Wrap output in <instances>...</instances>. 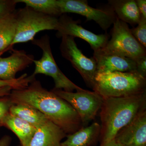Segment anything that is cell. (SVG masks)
I'll list each match as a JSON object with an SVG mask.
<instances>
[{
	"instance_id": "8992f818",
	"label": "cell",
	"mask_w": 146,
	"mask_h": 146,
	"mask_svg": "<svg viewBox=\"0 0 146 146\" xmlns=\"http://www.w3.org/2000/svg\"><path fill=\"white\" fill-rule=\"evenodd\" d=\"M32 42L33 44L41 48L42 51L41 58L33 61L35 65L33 75L42 74L52 78L54 82L55 89L71 92L75 90H83L71 81L58 68L52 52L50 37L48 35H45L39 39H34Z\"/></svg>"
},
{
	"instance_id": "8fae6325",
	"label": "cell",
	"mask_w": 146,
	"mask_h": 146,
	"mask_svg": "<svg viewBox=\"0 0 146 146\" xmlns=\"http://www.w3.org/2000/svg\"><path fill=\"white\" fill-rule=\"evenodd\" d=\"M114 139L124 146H146V110L122 129Z\"/></svg>"
},
{
	"instance_id": "f1b7e54d",
	"label": "cell",
	"mask_w": 146,
	"mask_h": 146,
	"mask_svg": "<svg viewBox=\"0 0 146 146\" xmlns=\"http://www.w3.org/2000/svg\"><path fill=\"white\" fill-rule=\"evenodd\" d=\"M100 146H124L115 141V139Z\"/></svg>"
},
{
	"instance_id": "9c48e42d",
	"label": "cell",
	"mask_w": 146,
	"mask_h": 146,
	"mask_svg": "<svg viewBox=\"0 0 146 146\" xmlns=\"http://www.w3.org/2000/svg\"><path fill=\"white\" fill-rule=\"evenodd\" d=\"M62 14L75 13L94 21L103 30L107 31L117 17L111 8L96 9L90 6L86 0H58Z\"/></svg>"
},
{
	"instance_id": "ac0fdd59",
	"label": "cell",
	"mask_w": 146,
	"mask_h": 146,
	"mask_svg": "<svg viewBox=\"0 0 146 146\" xmlns=\"http://www.w3.org/2000/svg\"><path fill=\"white\" fill-rule=\"evenodd\" d=\"M17 23L16 10L0 18V53L11 49L16 35Z\"/></svg>"
},
{
	"instance_id": "1f68e13d",
	"label": "cell",
	"mask_w": 146,
	"mask_h": 146,
	"mask_svg": "<svg viewBox=\"0 0 146 146\" xmlns=\"http://www.w3.org/2000/svg\"><path fill=\"white\" fill-rule=\"evenodd\" d=\"M0 127H1V126H0Z\"/></svg>"
},
{
	"instance_id": "ba28073f",
	"label": "cell",
	"mask_w": 146,
	"mask_h": 146,
	"mask_svg": "<svg viewBox=\"0 0 146 146\" xmlns=\"http://www.w3.org/2000/svg\"><path fill=\"white\" fill-rule=\"evenodd\" d=\"M61 38L60 50L62 56L70 62L88 87L93 89L97 74V65L94 57L85 56L72 36H63Z\"/></svg>"
},
{
	"instance_id": "4dcf8cb0",
	"label": "cell",
	"mask_w": 146,
	"mask_h": 146,
	"mask_svg": "<svg viewBox=\"0 0 146 146\" xmlns=\"http://www.w3.org/2000/svg\"><path fill=\"white\" fill-rule=\"evenodd\" d=\"M21 146V145H18V146Z\"/></svg>"
},
{
	"instance_id": "3957f363",
	"label": "cell",
	"mask_w": 146,
	"mask_h": 146,
	"mask_svg": "<svg viewBox=\"0 0 146 146\" xmlns=\"http://www.w3.org/2000/svg\"><path fill=\"white\" fill-rule=\"evenodd\" d=\"M146 78L136 71L98 74L93 89L103 98L135 96L146 92Z\"/></svg>"
},
{
	"instance_id": "2e32d148",
	"label": "cell",
	"mask_w": 146,
	"mask_h": 146,
	"mask_svg": "<svg viewBox=\"0 0 146 146\" xmlns=\"http://www.w3.org/2000/svg\"><path fill=\"white\" fill-rule=\"evenodd\" d=\"M11 131L18 137L21 146H28L36 128L21 118L9 113L0 124Z\"/></svg>"
},
{
	"instance_id": "ffe728a7",
	"label": "cell",
	"mask_w": 146,
	"mask_h": 146,
	"mask_svg": "<svg viewBox=\"0 0 146 146\" xmlns=\"http://www.w3.org/2000/svg\"><path fill=\"white\" fill-rule=\"evenodd\" d=\"M26 6L42 14L57 18L63 15L58 0H16Z\"/></svg>"
},
{
	"instance_id": "30bf717a",
	"label": "cell",
	"mask_w": 146,
	"mask_h": 146,
	"mask_svg": "<svg viewBox=\"0 0 146 146\" xmlns=\"http://www.w3.org/2000/svg\"><path fill=\"white\" fill-rule=\"evenodd\" d=\"M58 19L57 36H70L83 39L91 46L94 52L104 48L109 40V36L104 34H96L87 30L80 25L79 22L65 15H62Z\"/></svg>"
},
{
	"instance_id": "e0dca14e",
	"label": "cell",
	"mask_w": 146,
	"mask_h": 146,
	"mask_svg": "<svg viewBox=\"0 0 146 146\" xmlns=\"http://www.w3.org/2000/svg\"><path fill=\"white\" fill-rule=\"evenodd\" d=\"M108 3L120 21L133 26L140 22L141 15L136 0H109Z\"/></svg>"
},
{
	"instance_id": "6da1fadb",
	"label": "cell",
	"mask_w": 146,
	"mask_h": 146,
	"mask_svg": "<svg viewBox=\"0 0 146 146\" xmlns=\"http://www.w3.org/2000/svg\"><path fill=\"white\" fill-rule=\"evenodd\" d=\"M9 96L14 104L27 105L39 110L67 135L83 127L79 116L70 104L44 88L35 79L26 88L12 90Z\"/></svg>"
},
{
	"instance_id": "7c38bea8",
	"label": "cell",
	"mask_w": 146,
	"mask_h": 146,
	"mask_svg": "<svg viewBox=\"0 0 146 146\" xmlns=\"http://www.w3.org/2000/svg\"><path fill=\"white\" fill-rule=\"evenodd\" d=\"M34 57L23 50H13L8 57L0 55V79L9 80L15 79L18 72L25 69L33 63Z\"/></svg>"
},
{
	"instance_id": "d6986e66",
	"label": "cell",
	"mask_w": 146,
	"mask_h": 146,
	"mask_svg": "<svg viewBox=\"0 0 146 146\" xmlns=\"http://www.w3.org/2000/svg\"><path fill=\"white\" fill-rule=\"evenodd\" d=\"M9 112L26 121L36 128L49 120L39 110L25 104H13L10 108Z\"/></svg>"
},
{
	"instance_id": "277c9868",
	"label": "cell",
	"mask_w": 146,
	"mask_h": 146,
	"mask_svg": "<svg viewBox=\"0 0 146 146\" xmlns=\"http://www.w3.org/2000/svg\"><path fill=\"white\" fill-rule=\"evenodd\" d=\"M111 39L98 52L130 58L135 61L146 55L144 48L133 36L127 24L118 18L113 24Z\"/></svg>"
},
{
	"instance_id": "484cf974",
	"label": "cell",
	"mask_w": 146,
	"mask_h": 146,
	"mask_svg": "<svg viewBox=\"0 0 146 146\" xmlns=\"http://www.w3.org/2000/svg\"><path fill=\"white\" fill-rule=\"evenodd\" d=\"M141 18L146 19V0H136Z\"/></svg>"
},
{
	"instance_id": "83f0119b",
	"label": "cell",
	"mask_w": 146,
	"mask_h": 146,
	"mask_svg": "<svg viewBox=\"0 0 146 146\" xmlns=\"http://www.w3.org/2000/svg\"><path fill=\"white\" fill-rule=\"evenodd\" d=\"M13 90L10 87H5L0 89V98L9 96L11 91Z\"/></svg>"
},
{
	"instance_id": "44dd1931",
	"label": "cell",
	"mask_w": 146,
	"mask_h": 146,
	"mask_svg": "<svg viewBox=\"0 0 146 146\" xmlns=\"http://www.w3.org/2000/svg\"><path fill=\"white\" fill-rule=\"evenodd\" d=\"M35 79V76L32 74L29 76L27 74L12 80H6L0 79V89L5 87H10L13 90L23 89L29 86Z\"/></svg>"
},
{
	"instance_id": "7a4b0ae2",
	"label": "cell",
	"mask_w": 146,
	"mask_h": 146,
	"mask_svg": "<svg viewBox=\"0 0 146 146\" xmlns=\"http://www.w3.org/2000/svg\"><path fill=\"white\" fill-rule=\"evenodd\" d=\"M146 108V92L131 96L103 98L100 113V145L114 140L122 129Z\"/></svg>"
},
{
	"instance_id": "4316f807",
	"label": "cell",
	"mask_w": 146,
	"mask_h": 146,
	"mask_svg": "<svg viewBox=\"0 0 146 146\" xmlns=\"http://www.w3.org/2000/svg\"><path fill=\"white\" fill-rule=\"evenodd\" d=\"M11 137L8 135H5L0 138V146H9L11 142Z\"/></svg>"
},
{
	"instance_id": "603a6c76",
	"label": "cell",
	"mask_w": 146,
	"mask_h": 146,
	"mask_svg": "<svg viewBox=\"0 0 146 146\" xmlns=\"http://www.w3.org/2000/svg\"><path fill=\"white\" fill-rule=\"evenodd\" d=\"M13 104L9 96L0 98V124L9 113L10 108Z\"/></svg>"
},
{
	"instance_id": "7402d4cb",
	"label": "cell",
	"mask_w": 146,
	"mask_h": 146,
	"mask_svg": "<svg viewBox=\"0 0 146 146\" xmlns=\"http://www.w3.org/2000/svg\"><path fill=\"white\" fill-rule=\"evenodd\" d=\"M136 27L131 29L132 34L136 40L146 48V19L141 18Z\"/></svg>"
},
{
	"instance_id": "d4e9b609",
	"label": "cell",
	"mask_w": 146,
	"mask_h": 146,
	"mask_svg": "<svg viewBox=\"0 0 146 146\" xmlns=\"http://www.w3.org/2000/svg\"><path fill=\"white\" fill-rule=\"evenodd\" d=\"M136 62V72L146 78V55Z\"/></svg>"
},
{
	"instance_id": "f546056e",
	"label": "cell",
	"mask_w": 146,
	"mask_h": 146,
	"mask_svg": "<svg viewBox=\"0 0 146 146\" xmlns=\"http://www.w3.org/2000/svg\"><path fill=\"white\" fill-rule=\"evenodd\" d=\"M3 53H0V55H1Z\"/></svg>"
},
{
	"instance_id": "cb8c5ba5",
	"label": "cell",
	"mask_w": 146,
	"mask_h": 146,
	"mask_svg": "<svg viewBox=\"0 0 146 146\" xmlns=\"http://www.w3.org/2000/svg\"><path fill=\"white\" fill-rule=\"evenodd\" d=\"M16 0L0 1V18L15 10Z\"/></svg>"
},
{
	"instance_id": "4fadbf2b",
	"label": "cell",
	"mask_w": 146,
	"mask_h": 146,
	"mask_svg": "<svg viewBox=\"0 0 146 146\" xmlns=\"http://www.w3.org/2000/svg\"><path fill=\"white\" fill-rule=\"evenodd\" d=\"M93 57L96 63L97 74L136 71V62L130 58L98 52H94Z\"/></svg>"
},
{
	"instance_id": "5b68a950",
	"label": "cell",
	"mask_w": 146,
	"mask_h": 146,
	"mask_svg": "<svg viewBox=\"0 0 146 146\" xmlns=\"http://www.w3.org/2000/svg\"><path fill=\"white\" fill-rule=\"evenodd\" d=\"M17 27L11 46L32 41L39 32L57 30L58 19L37 12L26 6L16 11Z\"/></svg>"
},
{
	"instance_id": "5bb4252c",
	"label": "cell",
	"mask_w": 146,
	"mask_h": 146,
	"mask_svg": "<svg viewBox=\"0 0 146 146\" xmlns=\"http://www.w3.org/2000/svg\"><path fill=\"white\" fill-rule=\"evenodd\" d=\"M66 136L60 127L48 120L36 129L28 146H61Z\"/></svg>"
},
{
	"instance_id": "52a82bcc",
	"label": "cell",
	"mask_w": 146,
	"mask_h": 146,
	"mask_svg": "<svg viewBox=\"0 0 146 146\" xmlns=\"http://www.w3.org/2000/svg\"><path fill=\"white\" fill-rule=\"evenodd\" d=\"M51 91L70 104L78 114L83 127L95 119L103 101V98L96 91L84 89L76 92L55 89Z\"/></svg>"
},
{
	"instance_id": "9a60e30c",
	"label": "cell",
	"mask_w": 146,
	"mask_h": 146,
	"mask_svg": "<svg viewBox=\"0 0 146 146\" xmlns=\"http://www.w3.org/2000/svg\"><path fill=\"white\" fill-rule=\"evenodd\" d=\"M101 125L94 123L83 127L71 134L67 135L66 140L61 142V146H93L99 141Z\"/></svg>"
}]
</instances>
